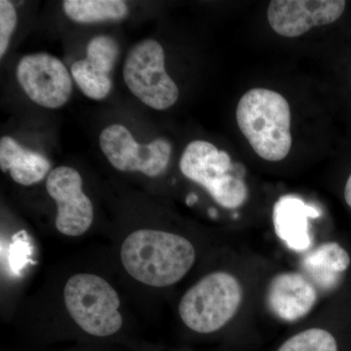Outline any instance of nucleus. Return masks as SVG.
<instances>
[{
	"label": "nucleus",
	"mask_w": 351,
	"mask_h": 351,
	"mask_svg": "<svg viewBox=\"0 0 351 351\" xmlns=\"http://www.w3.org/2000/svg\"><path fill=\"white\" fill-rule=\"evenodd\" d=\"M120 258L136 280L152 287H167L186 276L195 265L196 254L193 245L181 235L140 230L124 240Z\"/></svg>",
	"instance_id": "obj_1"
},
{
	"label": "nucleus",
	"mask_w": 351,
	"mask_h": 351,
	"mask_svg": "<svg viewBox=\"0 0 351 351\" xmlns=\"http://www.w3.org/2000/svg\"><path fill=\"white\" fill-rule=\"evenodd\" d=\"M240 131L267 161L283 160L292 147L291 108L282 95L265 88L249 90L237 108Z\"/></svg>",
	"instance_id": "obj_2"
},
{
	"label": "nucleus",
	"mask_w": 351,
	"mask_h": 351,
	"mask_svg": "<svg viewBox=\"0 0 351 351\" xmlns=\"http://www.w3.org/2000/svg\"><path fill=\"white\" fill-rule=\"evenodd\" d=\"M242 299L243 289L237 277L226 271L212 272L182 295L180 317L193 331L210 334L234 317Z\"/></svg>",
	"instance_id": "obj_3"
},
{
	"label": "nucleus",
	"mask_w": 351,
	"mask_h": 351,
	"mask_svg": "<svg viewBox=\"0 0 351 351\" xmlns=\"http://www.w3.org/2000/svg\"><path fill=\"white\" fill-rule=\"evenodd\" d=\"M180 169L184 177L203 186L226 209L241 207L248 198V186L230 154L206 141H193L182 152Z\"/></svg>",
	"instance_id": "obj_4"
},
{
	"label": "nucleus",
	"mask_w": 351,
	"mask_h": 351,
	"mask_svg": "<svg viewBox=\"0 0 351 351\" xmlns=\"http://www.w3.org/2000/svg\"><path fill=\"white\" fill-rule=\"evenodd\" d=\"M66 311L83 331L95 337H108L122 326L120 300L108 281L95 274L71 276L64 289Z\"/></svg>",
	"instance_id": "obj_5"
},
{
	"label": "nucleus",
	"mask_w": 351,
	"mask_h": 351,
	"mask_svg": "<svg viewBox=\"0 0 351 351\" xmlns=\"http://www.w3.org/2000/svg\"><path fill=\"white\" fill-rule=\"evenodd\" d=\"M123 78L132 93L154 110H167L179 98L177 85L166 73L163 47L154 39L141 41L129 51Z\"/></svg>",
	"instance_id": "obj_6"
},
{
	"label": "nucleus",
	"mask_w": 351,
	"mask_h": 351,
	"mask_svg": "<svg viewBox=\"0 0 351 351\" xmlns=\"http://www.w3.org/2000/svg\"><path fill=\"white\" fill-rule=\"evenodd\" d=\"M100 147L115 169L141 172L151 178L165 172L172 152V147L165 138H158L149 144L140 145L130 131L120 124H112L101 131Z\"/></svg>",
	"instance_id": "obj_7"
},
{
	"label": "nucleus",
	"mask_w": 351,
	"mask_h": 351,
	"mask_svg": "<svg viewBox=\"0 0 351 351\" xmlns=\"http://www.w3.org/2000/svg\"><path fill=\"white\" fill-rule=\"evenodd\" d=\"M17 78L29 98L43 108H61L73 92V80L66 66L47 53L23 57L18 64Z\"/></svg>",
	"instance_id": "obj_8"
},
{
	"label": "nucleus",
	"mask_w": 351,
	"mask_h": 351,
	"mask_svg": "<svg viewBox=\"0 0 351 351\" xmlns=\"http://www.w3.org/2000/svg\"><path fill=\"white\" fill-rule=\"evenodd\" d=\"M48 195L57 204L56 228L66 237H80L93 223L94 208L82 189V176L73 168L60 166L46 181Z\"/></svg>",
	"instance_id": "obj_9"
},
{
	"label": "nucleus",
	"mask_w": 351,
	"mask_h": 351,
	"mask_svg": "<svg viewBox=\"0 0 351 351\" xmlns=\"http://www.w3.org/2000/svg\"><path fill=\"white\" fill-rule=\"evenodd\" d=\"M346 6L343 0H274L267 8V20L279 36L298 38L314 27L336 22Z\"/></svg>",
	"instance_id": "obj_10"
},
{
	"label": "nucleus",
	"mask_w": 351,
	"mask_h": 351,
	"mask_svg": "<svg viewBox=\"0 0 351 351\" xmlns=\"http://www.w3.org/2000/svg\"><path fill=\"white\" fill-rule=\"evenodd\" d=\"M119 54V44L108 36H97L87 45V56L71 66V76L85 96L106 98L112 90L110 73Z\"/></svg>",
	"instance_id": "obj_11"
},
{
	"label": "nucleus",
	"mask_w": 351,
	"mask_h": 351,
	"mask_svg": "<svg viewBox=\"0 0 351 351\" xmlns=\"http://www.w3.org/2000/svg\"><path fill=\"white\" fill-rule=\"evenodd\" d=\"M318 300L317 289L302 272H282L270 281L267 292L269 311L285 322L306 317Z\"/></svg>",
	"instance_id": "obj_12"
},
{
	"label": "nucleus",
	"mask_w": 351,
	"mask_h": 351,
	"mask_svg": "<svg viewBox=\"0 0 351 351\" xmlns=\"http://www.w3.org/2000/svg\"><path fill=\"white\" fill-rule=\"evenodd\" d=\"M302 274L321 293L339 290L351 267V255L343 245L328 241L309 251L301 261Z\"/></svg>",
	"instance_id": "obj_13"
},
{
	"label": "nucleus",
	"mask_w": 351,
	"mask_h": 351,
	"mask_svg": "<svg viewBox=\"0 0 351 351\" xmlns=\"http://www.w3.org/2000/svg\"><path fill=\"white\" fill-rule=\"evenodd\" d=\"M320 211L294 195H284L276 201L272 212L274 230L291 250L304 252L313 243L309 219L320 217Z\"/></svg>",
	"instance_id": "obj_14"
},
{
	"label": "nucleus",
	"mask_w": 351,
	"mask_h": 351,
	"mask_svg": "<svg viewBox=\"0 0 351 351\" xmlns=\"http://www.w3.org/2000/svg\"><path fill=\"white\" fill-rule=\"evenodd\" d=\"M0 168L10 172L11 178L22 186H32L43 181L50 171L47 158L38 152L25 149L13 138L0 140Z\"/></svg>",
	"instance_id": "obj_15"
},
{
	"label": "nucleus",
	"mask_w": 351,
	"mask_h": 351,
	"mask_svg": "<svg viewBox=\"0 0 351 351\" xmlns=\"http://www.w3.org/2000/svg\"><path fill=\"white\" fill-rule=\"evenodd\" d=\"M64 11L69 19L82 24L123 19L128 6L120 0H66Z\"/></svg>",
	"instance_id": "obj_16"
},
{
	"label": "nucleus",
	"mask_w": 351,
	"mask_h": 351,
	"mask_svg": "<svg viewBox=\"0 0 351 351\" xmlns=\"http://www.w3.org/2000/svg\"><path fill=\"white\" fill-rule=\"evenodd\" d=\"M277 351H339L336 337L322 328H311L291 337Z\"/></svg>",
	"instance_id": "obj_17"
},
{
	"label": "nucleus",
	"mask_w": 351,
	"mask_h": 351,
	"mask_svg": "<svg viewBox=\"0 0 351 351\" xmlns=\"http://www.w3.org/2000/svg\"><path fill=\"white\" fill-rule=\"evenodd\" d=\"M17 12L8 0L0 1V57L5 54L11 36L17 25Z\"/></svg>",
	"instance_id": "obj_18"
},
{
	"label": "nucleus",
	"mask_w": 351,
	"mask_h": 351,
	"mask_svg": "<svg viewBox=\"0 0 351 351\" xmlns=\"http://www.w3.org/2000/svg\"><path fill=\"white\" fill-rule=\"evenodd\" d=\"M343 196H345L346 204L351 209V174L348 176V180H346Z\"/></svg>",
	"instance_id": "obj_19"
},
{
	"label": "nucleus",
	"mask_w": 351,
	"mask_h": 351,
	"mask_svg": "<svg viewBox=\"0 0 351 351\" xmlns=\"http://www.w3.org/2000/svg\"><path fill=\"white\" fill-rule=\"evenodd\" d=\"M197 197L195 195H189L188 197V203L189 204H193V202H195Z\"/></svg>",
	"instance_id": "obj_20"
}]
</instances>
